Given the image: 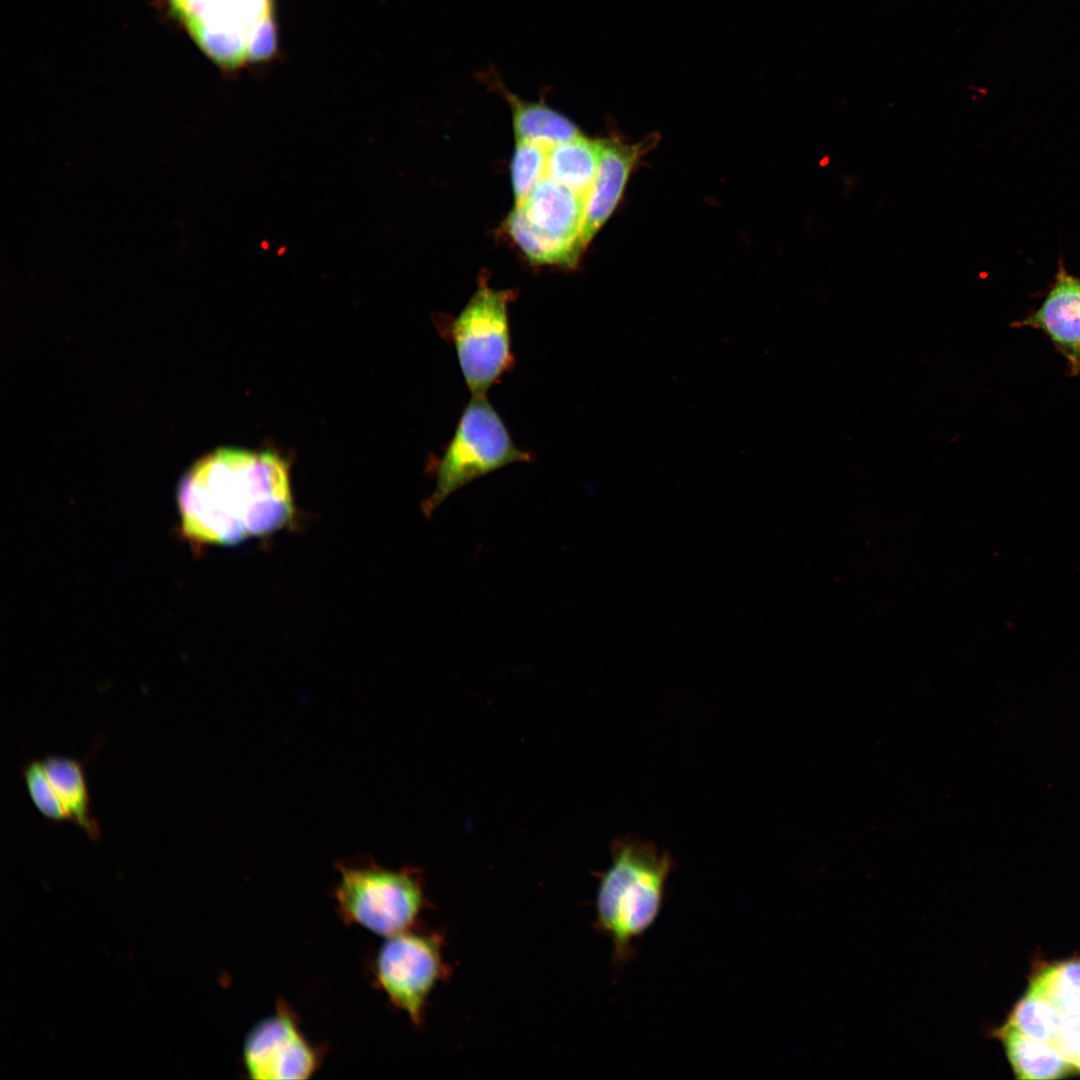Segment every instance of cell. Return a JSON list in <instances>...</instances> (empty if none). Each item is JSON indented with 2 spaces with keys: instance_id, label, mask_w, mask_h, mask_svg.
Returning a JSON list of instances; mask_svg holds the SVG:
<instances>
[{
  "instance_id": "10",
  "label": "cell",
  "mask_w": 1080,
  "mask_h": 1080,
  "mask_svg": "<svg viewBox=\"0 0 1080 1080\" xmlns=\"http://www.w3.org/2000/svg\"><path fill=\"white\" fill-rule=\"evenodd\" d=\"M1011 325L1046 335L1065 360L1069 376L1080 373V277L1071 274L1062 259L1038 308Z\"/></svg>"
},
{
  "instance_id": "6",
  "label": "cell",
  "mask_w": 1080,
  "mask_h": 1080,
  "mask_svg": "<svg viewBox=\"0 0 1080 1080\" xmlns=\"http://www.w3.org/2000/svg\"><path fill=\"white\" fill-rule=\"evenodd\" d=\"M338 869L334 896L345 923L383 937L412 929L425 899L415 871L391 870L372 862L340 864Z\"/></svg>"
},
{
  "instance_id": "9",
  "label": "cell",
  "mask_w": 1080,
  "mask_h": 1080,
  "mask_svg": "<svg viewBox=\"0 0 1080 1080\" xmlns=\"http://www.w3.org/2000/svg\"><path fill=\"white\" fill-rule=\"evenodd\" d=\"M242 1062L251 1079H308L320 1066L321 1052L305 1037L296 1014L281 1001L274 1013L249 1030Z\"/></svg>"
},
{
  "instance_id": "2",
  "label": "cell",
  "mask_w": 1080,
  "mask_h": 1080,
  "mask_svg": "<svg viewBox=\"0 0 1080 1080\" xmlns=\"http://www.w3.org/2000/svg\"><path fill=\"white\" fill-rule=\"evenodd\" d=\"M673 860L648 842H616L612 862L599 879L596 923L612 941L613 961L624 965L637 954L635 942L657 919Z\"/></svg>"
},
{
  "instance_id": "13",
  "label": "cell",
  "mask_w": 1080,
  "mask_h": 1080,
  "mask_svg": "<svg viewBox=\"0 0 1080 1080\" xmlns=\"http://www.w3.org/2000/svg\"><path fill=\"white\" fill-rule=\"evenodd\" d=\"M599 162V140L578 135L547 149L546 176L585 199Z\"/></svg>"
},
{
  "instance_id": "8",
  "label": "cell",
  "mask_w": 1080,
  "mask_h": 1080,
  "mask_svg": "<svg viewBox=\"0 0 1080 1080\" xmlns=\"http://www.w3.org/2000/svg\"><path fill=\"white\" fill-rule=\"evenodd\" d=\"M445 972L439 936L412 929L386 937L373 962L375 983L415 1025Z\"/></svg>"
},
{
  "instance_id": "18",
  "label": "cell",
  "mask_w": 1080,
  "mask_h": 1080,
  "mask_svg": "<svg viewBox=\"0 0 1080 1080\" xmlns=\"http://www.w3.org/2000/svg\"><path fill=\"white\" fill-rule=\"evenodd\" d=\"M27 791L38 811L47 819L70 820L44 770L42 761L33 760L22 771Z\"/></svg>"
},
{
  "instance_id": "12",
  "label": "cell",
  "mask_w": 1080,
  "mask_h": 1080,
  "mask_svg": "<svg viewBox=\"0 0 1080 1080\" xmlns=\"http://www.w3.org/2000/svg\"><path fill=\"white\" fill-rule=\"evenodd\" d=\"M480 75L510 107L516 141L532 142L548 149L581 134L569 118L543 99L524 100L509 90L495 70L487 69Z\"/></svg>"
},
{
  "instance_id": "17",
  "label": "cell",
  "mask_w": 1080,
  "mask_h": 1080,
  "mask_svg": "<svg viewBox=\"0 0 1080 1080\" xmlns=\"http://www.w3.org/2000/svg\"><path fill=\"white\" fill-rule=\"evenodd\" d=\"M547 148L532 142L517 141L511 162L515 206L526 199L532 188L546 174Z\"/></svg>"
},
{
  "instance_id": "3",
  "label": "cell",
  "mask_w": 1080,
  "mask_h": 1080,
  "mask_svg": "<svg viewBox=\"0 0 1080 1080\" xmlns=\"http://www.w3.org/2000/svg\"><path fill=\"white\" fill-rule=\"evenodd\" d=\"M197 46L236 69L270 58L277 46L273 0H169Z\"/></svg>"
},
{
  "instance_id": "14",
  "label": "cell",
  "mask_w": 1080,
  "mask_h": 1080,
  "mask_svg": "<svg viewBox=\"0 0 1080 1080\" xmlns=\"http://www.w3.org/2000/svg\"><path fill=\"white\" fill-rule=\"evenodd\" d=\"M42 763L70 821L90 838L98 839L100 830L90 812V797L81 762L66 756L50 755Z\"/></svg>"
},
{
  "instance_id": "15",
  "label": "cell",
  "mask_w": 1080,
  "mask_h": 1080,
  "mask_svg": "<svg viewBox=\"0 0 1080 1080\" xmlns=\"http://www.w3.org/2000/svg\"><path fill=\"white\" fill-rule=\"evenodd\" d=\"M1002 1037L1019 1079H1055L1071 1069V1064L1054 1046L1027 1037L1010 1023L1002 1030Z\"/></svg>"
},
{
  "instance_id": "1",
  "label": "cell",
  "mask_w": 1080,
  "mask_h": 1080,
  "mask_svg": "<svg viewBox=\"0 0 1080 1080\" xmlns=\"http://www.w3.org/2000/svg\"><path fill=\"white\" fill-rule=\"evenodd\" d=\"M177 503L182 533L195 544L270 534L293 515L288 464L271 451L217 449L184 474Z\"/></svg>"
},
{
  "instance_id": "7",
  "label": "cell",
  "mask_w": 1080,
  "mask_h": 1080,
  "mask_svg": "<svg viewBox=\"0 0 1080 1080\" xmlns=\"http://www.w3.org/2000/svg\"><path fill=\"white\" fill-rule=\"evenodd\" d=\"M585 199L548 176L505 220V229L533 265L574 267L581 254Z\"/></svg>"
},
{
  "instance_id": "16",
  "label": "cell",
  "mask_w": 1080,
  "mask_h": 1080,
  "mask_svg": "<svg viewBox=\"0 0 1080 1080\" xmlns=\"http://www.w3.org/2000/svg\"><path fill=\"white\" fill-rule=\"evenodd\" d=\"M1009 1023L1027 1037L1051 1045L1056 1033L1057 1011L1044 994L1030 986L1016 1005Z\"/></svg>"
},
{
  "instance_id": "11",
  "label": "cell",
  "mask_w": 1080,
  "mask_h": 1080,
  "mask_svg": "<svg viewBox=\"0 0 1080 1080\" xmlns=\"http://www.w3.org/2000/svg\"><path fill=\"white\" fill-rule=\"evenodd\" d=\"M649 139L626 144L616 138L599 140V162L594 183L585 201L580 234L582 252L616 208L640 157L649 149Z\"/></svg>"
},
{
  "instance_id": "4",
  "label": "cell",
  "mask_w": 1080,
  "mask_h": 1080,
  "mask_svg": "<svg viewBox=\"0 0 1080 1080\" xmlns=\"http://www.w3.org/2000/svg\"><path fill=\"white\" fill-rule=\"evenodd\" d=\"M514 290H496L481 279L456 317L440 316V335L456 351L460 370L472 395H486L514 365L508 305Z\"/></svg>"
},
{
  "instance_id": "5",
  "label": "cell",
  "mask_w": 1080,
  "mask_h": 1080,
  "mask_svg": "<svg viewBox=\"0 0 1080 1080\" xmlns=\"http://www.w3.org/2000/svg\"><path fill=\"white\" fill-rule=\"evenodd\" d=\"M532 455L519 449L486 395H472L454 434L434 463L435 489L426 501L431 512L452 493L478 477Z\"/></svg>"
}]
</instances>
